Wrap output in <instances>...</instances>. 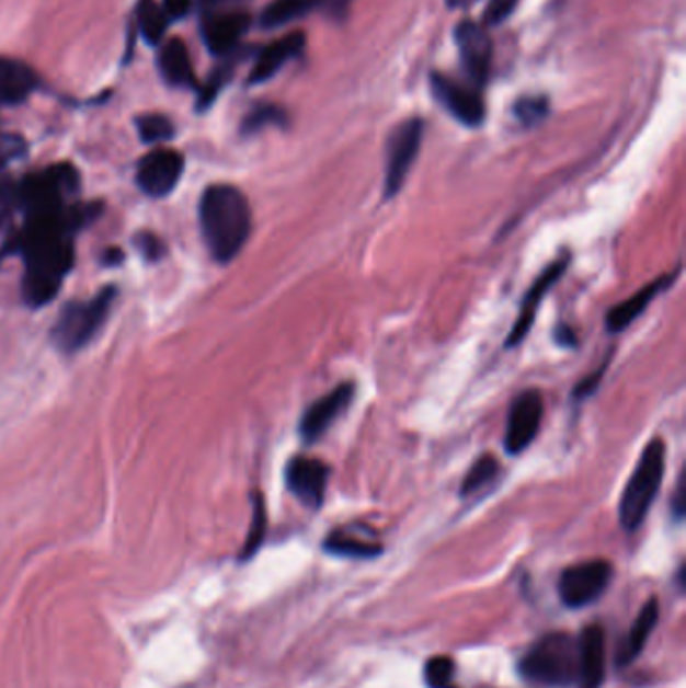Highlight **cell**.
I'll return each instance as SVG.
<instances>
[{"label":"cell","instance_id":"1","mask_svg":"<svg viewBox=\"0 0 686 688\" xmlns=\"http://www.w3.org/2000/svg\"><path fill=\"white\" fill-rule=\"evenodd\" d=\"M99 216V204H73L59 211L26 216L2 254H19L25 264L21 293L31 308L49 305L73 268L75 234Z\"/></svg>","mask_w":686,"mask_h":688},{"label":"cell","instance_id":"2","mask_svg":"<svg viewBox=\"0 0 686 688\" xmlns=\"http://www.w3.org/2000/svg\"><path fill=\"white\" fill-rule=\"evenodd\" d=\"M197 216L211 259L218 264H230L242 252L252 232L248 197L236 185H209L199 199Z\"/></svg>","mask_w":686,"mask_h":688},{"label":"cell","instance_id":"3","mask_svg":"<svg viewBox=\"0 0 686 688\" xmlns=\"http://www.w3.org/2000/svg\"><path fill=\"white\" fill-rule=\"evenodd\" d=\"M517 668L529 685L572 687L578 676V639L565 632H550L522 656Z\"/></svg>","mask_w":686,"mask_h":688},{"label":"cell","instance_id":"4","mask_svg":"<svg viewBox=\"0 0 686 688\" xmlns=\"http://www.w3.org/2000/svg\"><path fill=\"white\" fill-rule=\"evenodd\" d=\"M79 190V172L71 163H57L14 184V206L25 218L45 211H59L73 206Z\"/></svg>","mask_w":686,"mask_h":688},{"label":"cell","instance_id":"5","mask_svg":"<svg viewBox=\"0 0 686 688\" xmlns=\"http://www.w3.org/2000/svg\"><path fill=\"white\" fill-rule=\"evenodd\" d=\"M666 466V445L661 437L650 439L649 445L638 459L637 468L626 483L625 492L618 505V519L626 531H637L649 516L654 504Z\"/></svg>","mask_w":686,"mask_h":688},{"label":"cell","instance_id":"6","mask_svg":"<svg viewBox=\"0 0 686 688\" xmlns=\"http://www.w3.org/2000/svg\"><path fill=\"white\" fill-rule=\"evenodd\" d=\"M117 290L107 286L89 300H73L62 307L50 331V341L65 355H75L91 343L103 329Z\"/></svg>","mask_w":686,"mask_h":688},{"label":"cell","instance_id":"7","mask_svg":"<svg viewBox=\"0 0 686 688\" xmlns=\"http://www.w3.org/2000/svg\"><path fill=\"white\" fill-rule=\"evenodd\" d=\"M425 122L411 117L392 129L387 141V170H385V197L397 196L403 187L407 175L418 160L423 144Z\"/></svg>","mask_w":686,"mask_h":688},{"label":"cell","instance_id":"8","mask_svg":"<svg viewBox=\"0 0 686 688\" xmlns=\"http://www.w3.org/2000/svg\"><path fill=\"white\" fill-rule=\"evenodd\" d=\"M613 580V565L606 560H590L565 567L558 582L560 598L568 608H584L596 603Z\"/></svg>","mask_w":686,"mask_h":688},{"label":"cell","instance_id":"9","mask_svg":"<svg viewBox=\"0 0 686 688\" xmlns=\"http://www.w3.org/2000/svg\"><path fill=\"white\" fill-rule=\"evenodd\" d=\"M184 173V156L175 149L161 148L137 163L135 182L149 197H165L180 184Z\"/></svg>","mask_w":686,"mask_h":688},{"label":"cell","instance_id":"10","mask_svg":"<svg viewBox=\"0 0 686 688\" xmlns=\"http://www.w3.org/2000/svg\"><path fill=\"white\" fill-rule=\"evenodd\" d=\"M286 488L300 504L310 509H320L331 480V468L317 457L296 455L286 466Z\"/></svg>","mask_w":686,"mask_h":688},{"label":"cell","instance_id":"11","mask_svg":"<svg viewBox=\"0 0 686 688\" xmlns=\"http://www.w3.org/2000/svg\"><path fill=\"white\" fill-rule=\"evenodd\" d=\"M544 417V399L536 389L517 394L510 406V417L505 427V451L519 455L526 451L531 442L538 437L539 425Z\"/></svg>","mask_w":686,"mask_h":688},{"label":"cell","instance_id":"12","mask_svg":"<svg viewBox=\"0 0 686 688\" xmlns=\"http://www.w3.org/2000/svg\"><path fill=\"white\" fill-rule=\"evenodd\" d=\"M455 45L459 50V59L466 69L467 77L476 85H485L490 79L493 43L485 26L476 21H461L455 26Z\"/></svg>","mask_w":686,"mask_h":688},{"label":"cell","instance_id":"13","mask_svg":"<svg viewBox=\"0 0 686 688\" xmlns=\"http://www.w3.org/2000/svg\"><path fill=\"white\" fill-rule=\"evenodd\" d=\"M570 260H572L570 252L560 254L546 271L539 274L538 278L534 280V284L529 286V290H527L526 296H524L522 308H519L517 320H515L514 329L510 332V336L505 339V346H507V348H514V346L522 343L527 334H529L531 324H534L536 314H538L541 300L552 290L553 284L560 283V278L564 276V272L568 271V266H570Z\"/></svg>","mask_w":686,"mask_h":688},{"label":"cell","instance_id":"14","mask_svg":"<svg viewBox=\"0 0 686 688\" xmlns=\"http://www.w3.org/2000/svg\"><path fill=\"white\" fill-rule=\"evenodd\" d=\"M431 91L459 124L479 127L485 119V103L476 89L455 83L451 77L431 74Z\"/></svg>","mask_w":686,"mask_h":688},{"label":"cell","instance_id":"15","mask_svg":"<svg viewBox=\"0 0 686 688\" xmlns=\"http://www.w3.org/2000/svg\"><path fill=\"white\" fill-rule=\"evenodd\" d=\"M355 391V382H341L331 393L320 397L319 401L308 406L298 427L305 443L319 442L320 437L331 429L332 423L353 403Z\"/></svg>","mask_w":686,"mask_h":688},{"label":"cell","instance_id":"16","mask_svg":"<svg viewBox=\"0 0 686 688\" xmlns=\"http://www.w3.org/2000/svg\"><path fill=\"white\" fill-rule=\"evenodd\" d=\"M606 678V637L598 624L582 630L578 639V688H601Z\"/></svg>","mask_w":686,"mask_h":688},{"label":"cell","instance_id":"17","mask_svg":"<svg viewBox=\"0 0 686 688\" xmlns=\"http://www.w3.org/2000/svg\"><path fill=\"white\" fill-rule=\"evenodd\" d=\"M305 47H307L305 33H290L270 43L268 47L258 55L256 65L248 77V85H260L270 81L286 62L300 57L305 53Z\"/></svg>","mask_w":686,"mask_h":688},{"label":"cell","instance_id":"18","mask_svg":"<svg viewBox=\"0 0 686 688\" xmlns=\"http://www.w3.org/2000/svg\"><path fill=\"white\" fill-rule=\"evenodd\" d=\"M248 28H250L248 13H211L206 14V21L202 25V35L209 53L228 55L242 41Z\"/></svg>","mask_w":686,"mask_h":688},{"label":"cell","instance_id":"19","mask_svg":"<svg viewBox=\"0 0 686 688\" xmlns=\"http://www.w3.org/2000/svg\"><path fill=\"white\" fill-rule=\"evenodd\" d=\"M678 272H681V268H676V271L671 272V274H664L661 278H656V280L647 284L644 288H640L637 295L630 296L625 302H620V305L610 308V312H608V317H606V329L610 332L626 331V329L650 307V302H652L656 296L664 293L668 286H673L676 276H678Z\"/></svg>","mask_w":686,"mask_h":688},{"label":"cell","instance_id":"20","mask_svg":"<svg viewBox=\"0 0 686 688\" xmlns=\"http://www.w3.org/2000/svg\"><path fill=\"white\" fill-rule=\"evenodd\" d=\"M37 85V73L26 62L0 57V107L23 103Z\"/></svg>","mask_w":686,"mask_h":688},{"label":"cell","instance_id":"21","mask_svg":"<svg viewBox=\"0 0 686 688\" xmlns=\"http://www.w3.org/2000/svg\"><path fill=\"white\" fill-rule=\"evenodd\" d=\"M659 615H661L659 600H656V598H650L649 603L642 606L640 615L637 616V620L632 622V628H630L628 634H626L625 642H622L620 649H618V654H616V663H618V666H628V664L632 663L638 654L642 652L647 640H649L652 630H654L656 622H659Z\"/></svg>","mask_w":686,"mask_h":688},{"label":"cell","instance_id":"22","mask_svg":"<svg viewBox=\"0 0 686 688\" xmlns=\"http://www.w3.org/2000/svg\"><path fill=\"white\" fill-rule=\"evenodd\" d=\"M324 552L339 558H355V560H370L382 553V546L375 538H367L356 529H334L322 543Z\"/></svg>","mask_w":686,"mask_h":688},{"label":"cell","instance_id":"23","mask_svg":"<svg viewBox=\"0 0 686 688\" xmlns=\"http://www.w3.org/2000/svg\"><path fill=\"white\" fill-rule=\"evenodd\" d=\"M160 69L163 79L173 87H196V74L184 41L172 38L160 55Z\"/></svg>","mask_w":686,"mask_h":688},{"label":"cell","instance_id":"24","mask_svg":"<svg viewBox=\"0 0 686 688\" xmlns=\"http://www.w3.org/2000/svg\"><path fill=\"white\" fill-rule=\"evenodd\" d=\"M324 4V0H272L260 14L262 28L290 25Z\"/></svg>","mask_w":686,"mask_h":688},{"label":"cell","instance_id":"25","mask_svg":"<svg viewBox=\"0 0 686 688\" xmlns=\"http://www.w3.org/2000/svg\"><path fill=\"white\" fill-rule=\"evenodd\" d=\"M135 14H137V26H139L144 38L148 41L149 45H160L161 38L165 35L168 23H170L163 9H161V4H158L156 0H139Z\"/></svg>","mask_w":686,"mask_h":688},{"label":"cell","instance_id":"26","mask_svg":"<svg viewBox=\"0 0 686 688\" xmlns=\"http://www.w3.org/2000/svg\"><path fill=\"white\" fill-rule=\"evenodd\" d=\"M500 461L495 455H481L478 461L467 471L466 480L461 483V495L479 493L485 485L500 475Z\"/></svg>","mask_w":686,"mask_h":688},{"label":"cell","instance_id":"27","mask_svg":"<svg viewBox=\"0 0 686 688\" xmlns=\"http://www.w3.org/2000/svg\"><path fill=\"white\" fill-rule=\"evenodd\" d=\"M286 127L288 125V115L286 111L276 107V105H258L250 111L242 122V134L244 136H254L258 131H262L264 127Z\"/></svg>","mask_w":686,"mask_h":688},{"label":"cell","instance_id":"28","mask_svg":"<svg viewBox=\"0 0 686 688\" xmlns=\"http://www.w3.org/2000/svg\"><path fill=\"white\" fill-rule=\"evenodd\" d=\"M135 125H137V134L141 137V141L149 144V146L168 141L175 134V127L170 122V117H165L161 113L141 115V117H137Z\"/></svg>","mask_w":686,"mask_h":688},{"label":"cell","instance_id":"29","mask_svg":"<svg viewBox=\"0 0 686 688\" xmlns=\"http://www.w3.org/2000/svg\"><path fill=\"white\" fill-rule=\"evenodd\" d=\"M266 526H268V516H266V505L260 493H254V509H252V526L245 538L244 550H242V560L252 558L258 552V548L262 546L264 536H266Z\"/></svg>","mask_w":686,"mask_h":688},{"label":"cell","instance_id":"30","mask_svg":"<svg viewBox=\"0 0 686 688\" xmlns=\"http://www.w3.org/2000/svg\"><path fill=\"white\" fill-rule=\"evenodd\" d=\"M550 113V101L544 95H526L515 101L514 117L524 127L541 124Z\"/></svg>","mask_w":686,"mask_h":688},{"label":"cell","instance_id":"31","mask_svg":"<svg viewBox=\"0 0 686 688\" xmlns=\"http://www.w3.org/2000/svg\"><path fill=\"white\" fill-rule=\"evenodd\" d=\"M423 675L430 688H455V663L449 656H435L427 661Z\"/></svg>","mask_w":686,"mask_h":688},{"label":"cell","instance_id":"32","mask_svg":"<svg viewBox=\"0 0 686 688\" xmlns=\"http://www.w3.org/2000/svg\"><path fill=\"white\" fill-rule=\"evenodd\" d=\"M232 77V65L228 67H220L216 73L209 77L208 85L199 89V95H197V110H208L209 105L216 101L218 93L221 91V87L226 85Z\"/></svg>","mask_w":686,"mask_h":688},{"label":"cell","instance_id":"33","mask_svg":"<svg viewBox=\"0 0 686 688\" xmlns=\"http://www.w3.org/2000/svg\"><path fill=\"white\" fill-rule=\"evenodd\" d=\"M25 153L26 144L21 137L0 131V172L14 160H21Z\"/></svg>","mask_w":686,"mask_h":688},{"label":"cell","instance_id":"34","mask_svg":"<svg viewBox=\"0 0 686 688\" xmlns=\"http://www.w3.org/2000/svg\"><path fill=\"white\" fill-rule=\"evenodd\" d=\"M517 4L519 0H490L483 13V23L488 26L502 25L514 14Z\"/></svg>","mask_w":686,"mask_h":688},{"label":"cell","instance_id":"35","mask_svg":"<svg viewBox=\"0 0 686 688\" xmlns=\"http://www.w3.org/2000/svg\"><path fill=\"white\" fill-rule=\"evenodd\" d=\"M135 246L144 254V259L149 260V262L160 260L163 256V252H165L163 242H161L158 236L151 234V232H144V234L137 236L135 238Z\"/></svg>","mask_w":686,"mask_h":688},{"label":"cell","instance_id":"36","mask_svg":"<svg viewBox=\"0 0 686 688\" xmlns=\"http://www.w3.org/2000/svg\"><path fill=\"white\" fill-rule=\"evenodd\" d=\"M192 4H194V0H163L161 9L168 16V21H178V19H184L185 14L192 11Z\"/></svg>","mask_w":686,"mask_h":688},{"label":"cell","instance_id":"37","mask_svg":"<svg viewBox=\"0 0 686 688\" xmlns=\"http://www.w3.org/2000/svg\"><path fill=\"white\" fill-rule=\"evenodd\" d=\"M608 369V363L602 367V369L596 370L594 375H590L586 381L580 382L576 387V391H574V397L576 399H582V397H588L592 394V391L596 389V385L602 381V375H604V370Z\"/></svg>","mask_w":686,"mask_h":688},{"label":"cell","instance_id":"38","mask_svg":"<svg viewBox=\"0 0 686 688\" xmlns=\"http://www.w3.org/2000/svg\"><path fill=\"white\" fill-rule=\"evenodd\" d=\"M556 343L560 344V346H576V334L570 326L560 324V326H556Z\"/></svg>","mask_w":686,"mask_h":688},{"label":"cell","instance_id":"39","mask_svg":"<svg viewBox=\"0 0 686 688\" xmlns=\"http://www.w3.org/2000/svg\"><path fill=\"white\" fill-rule=\"evenodd\" d=\"M324 4L329 7V11H331L334 16H344L346 11H348L351 0H324Z\"/></svg>","mask_w":686,"mask_h":688},{"label":"cell","instance_id":"40","mask_svg":"<svg viewBox=\"0 0 686 688\" xmlns=\"http://www.w3.org/2000/svg\"><path fill=\"white\" fill-rule=\"evenodd\" d=\"M123 252L119 248H110L105 254H103V264L105 266H117L122 264Z\"/></svg>","mask_w":686,"mask_h":688},{"label":"cell","instance_id":"41","mask_svg":"<svg viewBox=\"0 0 686 688\" xmlns=\"http://www.w3.org/2000/svg\"><path fill=\"white\" fill-rule=\"evenodd\" d=\"M226 2H230V0H199V4H202V9H206V11H214V9H218L220 4H226Z\"/></svg>","mask_w":686,"mask_h":688}]
</instances>
